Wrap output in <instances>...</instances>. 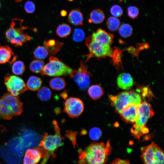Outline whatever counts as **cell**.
<instances>
[{
  "mask_svg": "<svg viewBox=\"0 0 164 164\" xmlns=\"http://www.w3.org/2000/svg\"><path fill=\"white\" fill-rule=\"evenodd\" d=\"M91 76V73L88 71L87 66L81 60L79 68L76 70L72 77L81 90H85L90 85Z\"/></svg>",
  "mask_w": 164,
  "mask_h": 164,
  "instance_id": "obj_10",
  "label": "cell"
},
{
  "mask_svg": "<svg viewBox=\"0 0 164 164\" xmlns=\"http://www.w3.org/2000/svg\"><path fill=\"white\" fill-rule=\"evenodd\" d=\"M85 44L87 47L89 53L86 55L85 62L90 58L94 57L97 58L112 56L114 51L111 46L105 45L92 40L90 36L85 40Z\"/></svg>",
  "mask_w": 164,
  "mask_h": 164,
  "instance_id": "obj_7",
  "label": "cell"
},
{
  "mask_svg": "<svg viewBox=\"0 0 164 164\" xmlns=\"http://www.w3.org/2000/svg\"><path fill=\"white\" fill-rule=\"evenodd\" d=\"M24 9L27 13H31L33 12L35 9L34 4L31 1H27L24 5Z\"/></svg>",
  "mask_w": 164,
  "mask_h": 164,
  "instance_id": "obj_35",
  "label": "cell"
},
{
  "mask_svg": "<svg viewBox=\"0 0 164 164\" xmlns=\"http://www.w3.org/2000/svg\"><path fill=\"white\" fill-rule=\"evenodd\" d=\"M60 95L63 98L65 99L67 97V93L65 91L62 93Z\"/></svg>",
  "mask_w": 164,
  "mask_h": 164,
  "instance_id": "obj_39",
  "label": "cell"
},
{
  "mask_svg": "<svg viewBox=\"0 0 164 164\" xmlns=\"http://www.w3.org/2000/svg\"><path fill=\"white\" fill-rule=\"evenodd\" d=\"M42 80L38 77L32 76L28 79L26 86L28 89L32 91L38 90L41 86Z\"/></svg>",
  "mask_w": 164,
  "mask_h": 164,
  "instance_id": "obj_21",
  "label": "cell"
},
{
  "mask_svg": "<svg viewBox=\"0 0 164 164\" xmlns=\"http://www.w3.org/2000/svg\"><path fill=\"white\" fill-rule=\"evenodd\" d=\"M55 134L49 135L45 134L39 144V146L46 152H52L62 145L63 138L60 135V129L56 121H53Z\"/></svg>",
  "mask_w": 164,
  "mask_h": 164,
  "instance_id": "obj_8",
  "label": "cell"
},
{
  "mask_svg": "<svg viewBox=\"0 0 164 164\" xmlns=\"http://www.w3.org/2000/svg\"><path fill=\"white\" fill-rule=\"evenodd\" d=\"M46 152L41 148L28 149L24 155L23 164H37Z\"/></svg>",
  "mask_w": 164,
  "mask_h": 164,
  "instance_id": "obj_12",
  "label": "cell"
},
{
  "mask_svg": "<svg viewBox=\"0 0 164 164\" xmlns=\"http://www.w3.org/2000/svg\"><path fill=\"white\" fill-rule=\"evenodd\" d=\"M112 148L108 140L105 143L94 142L84 150H79V164H105Z\"/></svg>",
  "mask_w": 164,
  "mask_h": 164,
  "instance_id": "obj_1",
  "label": "cell"
},
{
  "mask_svg": "<svg viewBox=\"0 0 164 164\" xmlns=\"http://www.w3.org/2000/svg\"><path fill=\"white\" fill-rule=\"evenodd\" d=\"M61 15L62 16H65L67 15V12L65 10H62L61 12Z\"/></svg>",
  "mask_w": 164,
  "mask_h": 164,
  "instance_id": "obj_38",
  "label": "cell"
},
{
  "mask_svg": "<svg viewBox=\"0 0 164 164\" xmlns=\"http://www.w3.org/2000/svg\"><path fill=\"white\" fill-rule=\"evenodd\" d=\"M111 14L116 17H121L123 14L122 8L118 5H114L112 6L110 9Z\"/></svg>",
  "mask_w": 164,
  "mask_h": 164,
  "instance_id": "obj_34",
  "label": "cell"
},
{
  "mask_svg": "<svg viewBox=\"0 0 164 164\" xmlns=\"http://www.w3.org/2000/svg\"><path fill=\"white\" fill-rule=\"evenodd\" d=\"M26 28L22 27L21 28H15L12 24L11 26L6 31L5 35L6 39L10 42L12 44L24 32L23 30Z\"/></svg>",
  "mask_w": 164,
  "mask_h": 164,
  "instance_id": "obj_17",
  "label": "cell"
},
{
  "mask_svg": "<svg viewBox=\"0 0 164 164\" xmlns=\"http://www.w3.org/2000/svg\"><path fill=\"white\" fill-rule=\"evenodd\" d=\"M69 0V1H72V0Z\"/></svg>",
  "mask_w": 164,
  "mask_h": 164,
  "instance_id": "obj_42",
  "label": "cell"
},
{
  "mask_svg": "<svg viewBox=\"0 0 164 164\" xmlns=\"http://www.w3.org/2000/svg\"><path fill=\"white\" fill-rule=\"evenodd\" d=\"M17 57L9 46L6 45L0 47V64L7 63L12 64L15 61Z\"/></svg>",
  "mask_w": 164,
  "mask_h": 164,
  "instance_id": "obj_15",
  "label": "cell"
},
{
  "mask_svg": "<svg viewBox=\"0 0 164 164\" xmlns=\"http://www.w3.org/2000/svg\"><path fill=\"white\" fill-rule=\"evenodd\" d=\"M88 93L92 99L97 100L103 95L104 91L102 88L99 85H93L89 88Z\"/></svg>",
  "mask_w": 164,
  "mask_h": 164,
  "instance_id": "obj_22",
  "label": "cell"
},
{
  "mask_svg": "<svg viewBox=\"0 0 164 164\" xmlns=\"http://www.w3.org/2000/svg\"><path fill=\"white\" fill-rule=\"evenodd\" d=\"M76 132L68 131L67 132L66 134L67 136L72 141L74 145H75L76 143Z\"/></svg>",
  "mask_w": 164,
  "mask_h": 164,
  "instance_id": "obj_36",
  "label": "cell"
},
{
  "mask_svg": "<svg viewBox=\"0 0 164 164\" xmlns=\"http://www.w3.org/2000/svg\"><path fill=\"white\" fill-rule=\"evenodd\" d=\"M44 66V63L43 61L38 59L35 60L30 63L29 68L32 72L38 73L41 72Z\"/></svg>",
  "mask_w": 164,
  "mask_h": 164,
  "instance_id": "obj_29",
  "label": "cell"
},
{
  "mask_svg": "<svg viewBox=\"0 0 164 164\" xmlns=\"http://www.w3.org/2000/svg\"><path fill=\"white\" fill-rule=\"evenodd\" d=\"M1 3H0V8H1Z\"/></svg>",
  "mask_w": 164,
  "mask_h": 164,
  "instance_id": "obj_41",
  "label": "cell"
},
{
  "mask_svg": "<svg viewBox=\"0 0 164 164\" xmlns=\"http://www.w3.org/2000/svg\"><path fill=\"white\" fill-rule=\"evenodd\" d=\"M108 96L111 101V106L119 114L130 104L138 106L142 102L140 95L133 90L123 92L116 96Z\"/></svg>",
  "mask_w": 164,
  "mask_h": 164,
  "instance_id": "obj_4",
  "label": "cell"
},
{
  "mask_svg": "<svg viewBox=\"0 0 164 164\" xmlns=\"http://www.w3.org/2000/svg\"><path fill=\"white\" fill-rule=\"evenodd\" d=\"M71 31V28L69 25L63 23L59 25L56 30V33L61 38H65L69 36Z\"/></svg>",
  "mask_w": 164,
  "mask_h": 164,
  "instance_id": "obj_24",
  "label": "cell"
},
{
  "mask_svg": "<svg viewBox=\"0 0 164 164\" xmlns=\"http://www.w3.org/2000/svg\"><path fill=\"white\" fill-rule=\"evenodd\" d=\"M140 151L143 164H164L163 151L154 142L141 147Z\"/></svg>",
  "mask_w": 164,
  "mask_h": 164,
  "instance_id": "obj_6",
  "label": "cell"
},
{
  "mask_svg": "<svg viewBox=\"0 0 164 164\" xmlns=\"http://www.w3.org/2000/svg\"><path fill=\"white\" fill-rule=\"evenodd\" d=\"M85 34L84 31L81 29H74L73 35V39L76 42H80L84 39Z\"/></svg>",
  "mask_w": 164,
  "mask_h": 164,
  "instance_id": "obj_32",
  "label": "cell"
},
{
  "mask_svg": "<svg viewBox=\"0 0 164 164\" xmlns=\"http://www.w3.org/2000/svg\"><path fill=\"white\" fill-rule=\"evenodd\" d=\"M154 114L151 104L146 101L142 102L138 106L135 124L131 130L133 136L139 139L141 136L149 132L145 124L148 120Z\"/></svg>",
  "mask_w": 164,
  "mask_h": 164,
  "instance_id": "obj_2",
  "label": "cell"
},
{
  "mask_svg": "<svg viewBox=\"0 0 164 164\" xmlns=\"http://www.w3.org/2000/svg\"><path fill=\"white\" fill-rule=\"evenodd\" d=\"M76 70H73L58 59L53 56L49 59V62L44 66L41 71V75L52 77L70 75L72 77Z\"/></svg>",
  "mask_w": 164,
  "mask_h": 164,
  "instance_id": "obj_5",
  "label": "cell"
},
{
  "mask_svg": "<svg viewBox=\"0 0 164 164\" xmlns=\"http://www.w3.org/2000/svg\"><path fill=\"white\" fill-rule=\"evenodd\" d=\"M22 0H16V1L17 2H20L22 1Z\"/></svg>",
  "mask_w": 164,
  "mask_h": 164,
  "instance_id": "obj_40",
  "label": "cell"
},
{
  "mask_svg": "<svg viewBox=\"0 0 164 164\" xmlns=\"http://www.w3.org/2000/svg\"><path fill=\"white\" fill-rule=\"evenodd\" d=\"M111 164H131L130 161L128 159H116Z\"/></svg>",
  "mask_w": 164,
  "mask_h": 164,
  "instance_id": "obj_37",
  "label": "cell"
},
{
  "mask_svg": "<svg viewBox=\"0 0 164 164\" xmlns=\"http://www.w3.org/2000/svg\"><path fill=\"white\" fill-rule=\"evenodd\" d=\"M23 103L18 96L9 92L0 98V119L9 120L20 115L23 111Z\"/></svg>",
  "mask_w": 164,
  "mask_h": 164,
  "instance_id": "obj_3",
  "label": "cell"
},
{
  "mask_svg": "<svg viewBox=\"0 0 164 164\" xmlns=\"http://www.w3.org/2000/svg\"><path fill=\"white\" fill-rule=\"evenodd\" d=\"M51 96V91L48 87L43 86L39 90L37 96L41 100L47 101L50 99Z\"/></svg>",
  "mask_w": 164,
  "mask_h": 164,
  "instance_id": "obj_27",
  "label": "cell"
},
{
  "mask_svg": "<svg viewBox=\"0 0 164 164\" xmlns=\"http://www.w3.org/2000/svg\"><path fill=\"white\" fill-rule=\"evenodd\" d=\"M117 81L118 87L123 90H129L133 84V80L131 75L126 73L120 74Z\"/></svg>",
  "mask_w": 164,
  "mask_h": 164,
  "instance_id": "obj_16",
  "label": "cell"
},
{
  "mask_svg": "<svg viewBox=\"0 0 164 164\" xmlns=\"http://www.w3.org/2000/svg\"><path fill=\"white\" fill-rule=\"evenodd\" d=\"M49 85L52 89L60 91L65 88L66 83L63 78L56 77L53 78L50 80Z\"/></svg>",
  "mask_w": 164,
  "mask_h": 164,
  "instance_id": "obj_23",
  "label": "cell"
},
{
  "mask_svg": "<svg viewBox=\"0 0 164 164\" xmlns=\"http://www.w3.org/2000/svg\"><path fill=\"white\" fill-rule=\"evenodd\" d=\"M63 43L54 39L45 41L44 46L48 50L49 54L51 55H55L60 50Z\"/></svg>",
  "mask_w": 164,
  "mask_h": 164,
  "instance_id": "obj_19",
  "label": "cell"
},
{
  "mask_svg": "<svg viewBox=\"0 0 164 164\" xmlns=\"http://www.w3.org/2000/svg\"><path fill=\"white\" fill-rule=\"evenodd\" d=\"M138 106L130 104L125 108L120 114L122 119L128 123L135 122Z\"/></svg>",
  "mask_w": 164,
  "mask_h": 164,
  "instance_id": "obj_14",
  "label": "cell"
},
{
  "mask_svg": "<svg viewBox=\"0 0 164 164\" xmlns=\"http://www.w3.org/2000/svg\"><path fill=\"white\" fill-rule=\"evenodd\" d=\"M13 73L16 75L22 74L25 70V66L24 63L21 61H14L12 66Z\"/></svg>",
  "mask_w": 164,
  "mask_h": 164,
  "instance_id": "obj_30",
  "label": "cell"
},
{
  "mask_svg": "<svg viewBox=\"0 0 164 164\" xmlns=\"http://www.w3.org/2000/svg\"><path fill=\"white\" fill-rule=\"evenodd\" d=\"M89 135L92 140L97 141L101 137L102 135V132L99 128L94 127L90 130Z\"/></svg>",
  "mask_w": 164,
  "mask_h": 164,
  "instance_id": "obj_31",
  "label": "cell"
},
{
  "mask_svg": "<svg viewBox=\"0 0 164 164\" xmlns=\"http://www.w3.org/2000/svg\"><path fill=\"white\" fill-rule=\"evenodd\" d=\"M132 27L128 23H124L121 25L118 29L119 33L120 36L125 38L130 36L132 33Z\"/></svg>",
  "mask_w": 164,
  "mask_h": 164,
  "instance_id": "obj_28",
  "label": "cell"
},
{
  "mask_svg": "<svg viewBox=\"0 0 164 164\" xmlns=\"http://www.w3.org/2000/svg\"><path fill=\"white\" fill-rule=\"evenodd\" d=\"M68 20L69 22L73 25H82L84 20L83 14L79 9H73L69 14Z\"/></svg>",
  "mask_w": 164,
  "mask_h": 164,
  "instance_id": "obj_18",
  "label": "cell"
},
{
  "mask_svg": "<svg viewBox=\"0 0 164 164\" xmlns=\"http://www.w3.org/2000/svg\"><path fill=\"white\" fill-rule=\"evenodd\" d=\"M105 18L103 12L99 9H96L91 11L90 14L89 22L98 24L102 22Z\"/></svg>",
  "mask_w": 164,
  "mask_h": 164,
  "instance_id": "obj_20",
  "label": "cell"
},
{
  "mask_svg": "<svg viewBox=\"0 0 164 164\" xmlns=\"http://www.w3.org/2000/svg\"><path fill=\"white\" fill-rule=\"evenodd\" d=\"M49 54L48 50L44 46H38L33 52L35 57L41 60L45 59Z\"/></svg>",
  "mask_w": 164,
  "mask_h": 164,
  "instance_id": "obj_26",
  "label": "cell"
},
{
  "mask_svg": "<svg viewBox=\"0 0 164 164\" xmlns=\"http://www.w3.org/2000/svg\"><path fill=\"white\" fill-rule=\"evenodd\" d=\"M127 13L128 16L132 19L137 18L139 14V10L138 8L131 6L128 7Z\"/></svg>",
  "mask_w": 164,
  "mask_h": 164,
  "instance_id": "obj_33",
  "label": "cell"
},
{
  "mask_svg": "<svg viewBox=\"0 0 164 164\" xmlns=\"http://www.w3.org/2000/svg\"><path fill=\"white\" fill-rule=\"evenodd\" d=\"M91 39L101 44L111 46L113 42L114 36L101 28L98 29L90 35Z\"/></svg>",
  "mask_w": 164,
  "mask_h": 164,
  "instance_id": "obj_13",
  "label": "cell"
},
{
  "mask_svg": "<svg viewBox=\"0 0 164 164\" xmlns=\"http://www.w3.org/2000/svg\"><path fill=\"white\" fill-rule=\"evenodd\" d=\"M5 84L11 94L18 96L27 90L24 80L20 77L9 74L6 75Z\"/></svg>",
  "mask_w": 164,
  "mask_h": 164,
  "instance_id": "obj_9",
  "label": "cell"
},
{
  "mask_svg": "<svg viewBox=\"0 0 164 164\" xmlns=\"http://www.w3.org/2000/svg\"><path fill=\"white\" fill-rule=\"evenodd\" d=\"M121 22L117 17L111 16L109 17L107 21L106 25L108 28L111 31H115L118 29L120 26Z\"/></svg>",
  "mask_w": 164,
  "mask_h": 164,
  "instance_id": "obj_25",
  "label": "cell"
},
{
  "mask_svg": "<svg viewBox=\"0 0 164 164\" xmlns=\"http://www.w3.org/2000/svg\"><path fill=\"white\" fill-rule=\"evenodd\" d=\"M64 111L72 118H77L83 111L84 106L80 99L71 97L66 99L64 104Z\"/></svg>",
  "mask_w": 164,
  "mask_h": 164,
  "instance_id": "obj_11",
  "label": "cell"
},
{
  "mask_svg": "<svg viewBox=\"0 0 164 164\" xmlns=\"http://www.w3.org/2000/svg\"><path fill=\"white\" fill-rule=\"evenodd\" d=\"M0 164H1L0 162Z\"/></svg>",
  "mask_w": 164,
  "mask_h": 164,
  "instance_id": "obj_43",
  "label": "cell"
}]
</instances>
